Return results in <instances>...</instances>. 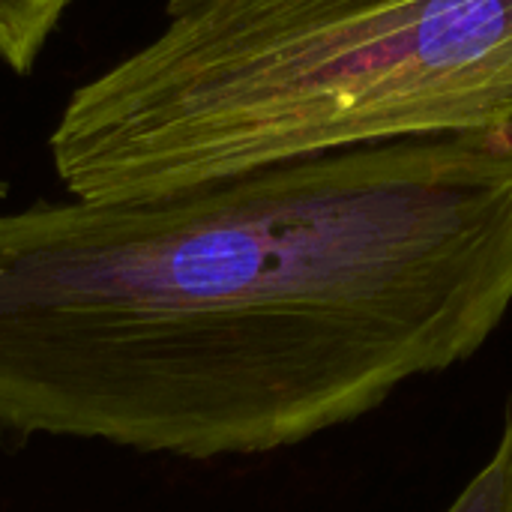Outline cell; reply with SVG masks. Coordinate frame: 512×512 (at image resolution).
<instances>
[{
	"label": "cell",
	"instance_id": "cell-1",
	"mask_svg": "<svg viewBox=\"0 0 512 512\" xmlns=\"http://www.w3.org/2000/svg\"><path fill=\"white\" fill-rule=\"evenodd\" d=\"M512 309V129L0 210V432L210 462L471 360Z\"/></svg>",
	"mask_w": 512,
	"mask_h": 512
},
{
	"label": "cell",
	"instance_id": "cell-4",
	"mask_svg": "<svg viewBox=\"0 0 512 512\" xmlns=\"http://www.w3.org/2000/svg\"><path fill=\"white\" fill-rule=\"evenodd\" d=\"M444 512H512V393L492 456Z\"/></svg>",
	"mask_w": 512,
	"mask_h": 512
},
{
	"label": "cell",
	"instance_id": "cell-2",
	"mask_svg": "<svg viewBox=\"0 0 512 512\" xmlns=\"http://www.w3.org/2000/svg\"><path fill=\"white\" fill-rule=\"evenodd\" d=\"M512 129V0H165L51 138L72 198H147L339 147Z\"/></svg>",
	"mask_w": 512,
	"mask_h": 512
},
{
	"label": "cell",
	"instance_id": "cell-3",
	"mask_svg": "<svg viewBox=\"0 0 512 512\" xmlns=\"http://www.w3.org/2000/svg\"><path fill=\"white\" fill-rule=\"evenodd\" d=\"M72 0H0V63L27 75Z\"/></svg>",
	"mask_w": 512,
	"mask_h": 512
}]
</instances>
